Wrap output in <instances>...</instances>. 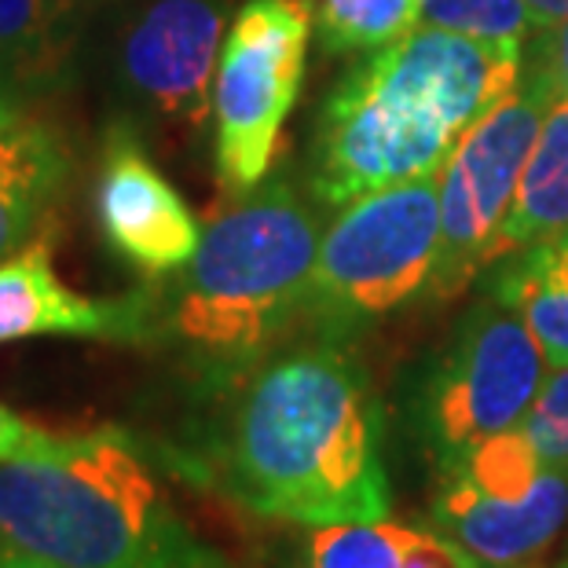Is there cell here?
<instances>
[{
  "mask_svg": "<svg viewBox=\"0 0 568 568\" xmlns=\"http://www.w3.org/2000/svg\"><path fill=\"white\" fill-rule=\"evenodd\" d=\"M221 488L297 528L393 517L385 407L356 342L301 326L227 393Z\"/></svg>",
  "mask_w": 568,
  "mask_h": 568,
  "instance_id": "1",
  "label": "cell"
},
{
  "mask_svg": "<svg viewBox=\"0 0 568 568\" xmlns=\"http://www.w3.org/2000/svg\"><path fill=\"white\" fill-rule=\"evenodd\" d=\"M525 63L521 41L418 27L345 70L316 114L308 191L342 210L371 191L440 173L447 154Z\"/></svg>",
  "mask_w": 568,
  "mask_h": 568,
  "instance_id": "2",
  "label": "cell"
},
{
  "mask_svg": "<svg viewBox=\"0 0 568 568\" xmlns=\"http://www.w3.org/2000/svg\"><path fill=\"white\" fill-rule=\"evenodd\" d=\"M323 224L294 176H264L216 216L202 246L154 286L148 345L165 348L199 389L227 396L305 326Z\"/></svg>",
  "mask_w": 568,
  "mask_h": 568,
  "instance_id": "3",
  "label": "cell"
},
{
  "mask_svg": "<svg viewBox=\"0 0 568 568\" xmlns=\"http://www.w3.org/2000/svg\"><path fill=\"white\" fill-rule=\"evenodd\" d=\"M0 542L55 568H227L122 433H63L0 463Z\"/></svg>",
  "mask_w": 568,
  "mask_h": 568,
  "instance_id": "4",
  "label": "cell"
},
{
  "mask_svg": "<svg viewBox=\"0 0 568 568\" xmlns=\"http://www.w3.org/2000/svg\"><path fill=\"white\" fill-rule=\"evenodd\" d=\"M440 250V173L359 195L323 227L305 326L359 342L426 297Z\"/></svg>",
  "mask_w": 568,
  "mask_h": 568,
  "instance_id": "5",
  "label": "cell"
},
{
  "mask_svg": "<svg viewBox=\"0 0 568 568\" xmlns=\"http://www.w3.org/2000/svg\"><path fill=\"white\" fill-rule=\"evenodd\" d=\"M547 378V353L528 323L480 290L422 367L410 396V429L433 474H447L477 444L525 426Z\"/></svg>",
  "mask_w": 568,
  "mask_h": 568,
  "instance_id": "6",
  "label": "cell"
},
{
  "mask_svg": "<svg viewBox=\"0 0 568 568\" xmlns=\"http://www.w3.org/2000/svg\"><path fill=\"white\" fill-rule=\"evenodd\" d=\"M316 33L308 0H243L232 16L213 78V162L227 199H243L272 173Z\"/></svg>",
  "mask_w": 568,
  "mask_h": 568,
  "instance_id": "7",
  "label": "cell"
},
{
  "mask_svg": "<svg viewBox=\"0 0 568 568\" xmlns=\"http://www.w3.org/2000/svg\"><path fill=\"white\" fill-rule=\"evenodd\" d=\"M554 100L558 92L550 74L525 48L514 89L503 92L447 154L440 165V250L429 301L447 305L485 275L488 250L510 213L528 151Z\"/></svg>",
  "mask_w": 568,
  "mask_h": 568,
  "instance_id": "8",
  "label": "cell"
},
{
  "mask_svg": "<svg viewBox=\"0 0 568 568\" xmlns=\"http://www.w3.org/2000/svg\"><path fill=\"white\" fill-rule=\"evenodd\" d=\"M235 0H129L114 27L111 78L125 111L151 125L199 132Z\"/></svg>",
  "mask_w": 568,
  "mask_h": 568,
  "instance_id": "9",
  "label": "cell"
},
{
  "mask_svg": "<svg viewBox=\"0 0 568 568\" xmlns=\"http://www.w3.org/2000/svg\"><path fill=\"white\" fill-rule=\"evenodd\" d=\"M95 221L106 246L148 280L176 275L199 253L205 232L129 122L114 125L103 140Z\"/></svg>",
  "mask_w": 568,
  "mask_h": 568,
  "instance_id": "10",
  "label": "cell"
},
{
  "mask_svg": "<svg viewBox=\"0 0 568 568\" xmlns=\"http://www.w3.org/2000/svg\"><path fill=\"white\" fill-rule=\"evenodd\" d=\"M154 290L92 301L55 275L52 239L38 235L8 261H0V345L27 337H103V342L148 345Z\"/></svg>",
  "mask_w": 568,
  "mask_h": 568,
  "instance_id": "11",
  "label": "cell"
},
{
  "mask_svg": "<svg viewBox=\"0 0 568 568\" xmlns=\"http://www.w3.org/2000/svg\"><path fill=\"white\" fill-rule=\"evenodd\" d=\"M429 521L491 568H528L568 525V474L547 469L521 499H499L466 477H437Z\"/></svg>",
  "mask_w": 568,
  "mask_h": 568,
  "instance_id": "12",
  "label": "cell"
},
{
  "mask_svg": "<svg viewBox=\"0 0 568 568\" xmlns=\"http://www.w3.org/2000/svg\"><path fill=\"white\" fill-rule=\"evenodd\" d=\"M480 290L528 323L550 371L568 367V232L495 261Z\"/></svg>",
  "mask_w": 568,
  "mask_h": 568,
  "instance_id": "13",
  "label": "cell"
},
{
  "mask_svg": "<svg viewBox=\"0 0 568 568\" xmlns=\"http://www.w3.org/2000/svg\"><path fill=\"white\" fill-rule=\"evenodd\" d=\"M565 232H568V95L554 100L547 118H542V129L528 151L514 205L488 250L485 272L495 261Z\"/></svg>",
  "mask_w": 568,
  "mask_h": 568,
  "instance_id": "14",
  "label": "cell"
},
{
  "mask_svg": "<svg viewBox=\"0 0 568 568\" xmlns=\"http://www.w3.org/2000/svg\"><path fill=\"white\" fill-rule=\"evenodd\" d=\"M70 176L67 143L52 125H38L19 151L0 162V261L44 232Z\"/></svg>",
  "mask_w": 568,
  "mask_h": 568,
  "instance_id": "15",
  "label": "cell"
},
{
  "mask_svg": "<svg viewBox=\"0 0 568 568\" xmlns=\"http://www.w3.org/2000/svg\"><path fill=\"white\" fill-rule=\"evenodd\" d=\"M84 0H0V67L27 89L59 78L74 55Z\"/></svg>",
  "mask_w": 568,
  "mask_h": 568,
  "instance_id": "16",
  "label": "cell"
},
{
  "mask_svg": "<svg viewBox=\"0 0 568 568\" xmlns=\"http://www.w3.org/2000/svg\"><path fill=\"white\" fill-rule=\"evenodd\" d=\"M316 41L323 55H371L422 22V0H316Z\"/></svg>",
  "mask_w": 568,
  "mask_h": 568,
  "instance_id": "17",
  "label": "cell"
},
{
  "mask_svg": "<svg viewBox=\"0 0 568 568\" xmlns=\"http://www.w3.org/2000/svg\"><path fill=\"white\" fill-rule=\"evenodd\" d=\"M290 568H404L400 525L396 517H382L305 528Z\"/></svg>",
  "mask_w": 568,
  "mask_h": 568,
  "instance_id": "18",
  "label": "cell"
},
{
  "mask_svg": "<svg viewBox=\"0 0 568 568\" xmlns=\"http://www.w3.org/2000/svg\"><path fill=\"white\" fill-rule=\"evenodd\" d=\"M447 474L466 477L474 488L499 495V499H521V495H528L539 485V477L547 474V466H542V458L536 452V444L528 440V433L517 426V429H506L485 444H477L474 452H469L455 469H447Z\"/></svg>",
  "mask_w": 568,
  "mask_h": 568,
  "instance_id": "19",
  "label": "cell"
},
{
  "mask_svg": "<svg viewBox=\"0 0 568 568\" xmlns=\"http://www.w3.org/2000/svg\"><path fill=\"white\" fill-rule=\"evenodd\" d=\"M422 22L480 41H528L536 19L525 0H422Z\"/></svg>",
  "mask_w": 568,
  "mask_h": 568,
  "instance_id": "20",
  "label": "cell"
},
{
  "mask_svg": "<svg viewBox=\"0 0 568 568\" xmlns=\"http://www.w3.org/2000/svg\"><path fill=\"white\" fill-rule=\"evenodd\" d=\"M521 429L536 444L542 466L568 474V367L550 371V378L542 385L539 400L531 404Z\"/></svg>",
  "mask_w": 568,
  "mask_h": 568,
  "instance_id": "21",
  "label": "cell"
},
{
  "mask_svg": "<svg viewBox=\"0 0 568 568\" xmlns=\"http://www.w3.org/2000/svg\"><path fill=\"white\" fill-rule=\"evenodd\" d=\"M38 125H41V118L30 114L27 84L11 74V70L0 67V162H4L11 151H19Z\"/></svg>",
  "mask_w": 568,
  "mask_h": 568,
  "instance_id": "22",
  "label": "cell"
},
{
  "mask_svg": "<svg viewBox=\"0 0 568 568\" xmlns=\"http://www.w3.org/2000/svg\"><path fill=\"white\" fill-rule=\"evenodd\" d=\"M59 440H63V433L33 426V422L22 418L19 410H11L8 404H0V463L48 455V452H55Z\"/></svg>",
  "mask_w": 568,
  "mask_h": 568,
  "instance_id": "23",
  "label": "cell"
},
{
  "mask_svg": "<svg viewBox=\"0 0 568 568\" xmlns=\"http://www.w3.org/2000/svg\"><path fill=\"white\" fill-rule=\"evenodd\" d=\"M525 48L539 59L542 70L550 74L558 100H561V95H568V19L554 22V27L536 30L525 41Z\"/></svg>",
  "mask_w": 568,
  "mask_h": 568,
  "instance_id": "24",
  "label": "cell"
},
{
  "mask_svg": "<svg viewBox=\"0 0 568 568\" xmlns=\"http://www.w3.org/2000/svg\"><path fill=\"white\" fill-rule=\"evenodd\" d=\"M531 19H536V27H554V22L568 19V0H525Z\"/></svg>",
  "mask_w": 568,
  "mask_h": 568,
  "instance_id": "25",
  "label": "cell"
},
{
  "mask_svg": "<svg viewBox=\"0 0 568 568\" xmlns=\"http://www.w3.org/2000/svg\"><path fill=\"white\" fill-rule=\"evenodd\" d=\"M0 568H55L41 558H33V554L11 547V542H0Z\"/></svg>",
  "mask_w": 568,
  "mask_h": 568,
  "instance_id": "26",
  "label": "cell"
},
{
  "mask_svg": "<svg viewBox=\"0 0 568 568\" xmlns=\"http://www.w3.org/2000/svg\"><path fill=\"white\" fill-rule=\"evenodd\" d=\"M550 568H568V547H565V554H561V558H558V561H554Z\"/></svg>",
  "mask_w": 568,
  "mask_h": 568,
  "instance_id": "27",
  "label": "cell"
}]
</instances>
